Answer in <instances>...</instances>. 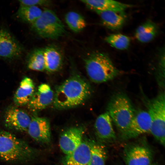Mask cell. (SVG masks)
<instances>
[{"label": "cell", "instance_id": "30bf717a", "mask_svg": "<svg viewBox=\"0 0 165 165\" xmlns=\"http://www.w3.org/2000/svg\"><path fill=\"white\" fill-rule=\"evenodd\" d=\"M151 150L145 146L135 145L126 148L124 158L127 165H151L152 160Z\"/></svg>", "mask_w": 165, "mask_h": 165}, {"label": "cell", "instance_id": "44dd1931", "mask_svg": "<svg viewBox=\"0 0 165 165\" xmlns=\"http://www.w3.org/2000/svg\"><path fill=\"white\" fill-rule=\"evenodd\" d=\"M42 12L38 6L20 5L16 16L21 21L31 25L41 16Z\"/></svg>", "mask_w": 165, "mask_h": 165}, {"label": "cell", "instance_id": "3957f363", "mask_svg": "<svg viewBox=\"0 0 165 165\" xmlns=\"http://www.w3.org/2000/svg\"><path fill=\"white\" fill-rule=\"evenodd\" d=\"M84 61L87 74L94 82H107L114 79L119 73V71L109 57L104 53H92Z\"/></svg>", "mask_w": 165, "mask_h": 165}, {"label": "cell", "instance_id": "8992f818", "mask_svg": "<svg viewBox=\"0 0 165 165\" xmlns=\"http://www.w3.org/2000/svg\"><path fill=\"white\" fill-rule=\"evenodd\" d=\"M145 105L151 119L150 132L162 145L165 140V95L162 93L156 97L145 100Z\"/></svg>", "mask_w": 165, "mask_h": 165}, {"label": "cell", "instance_id": "d4e9b609", "mask_svg": "<svg viewBox=\"0 0 165 165\" xmlns=\"http://www.w3.org/2000/svg\"><path fill=\"white\" fill-rule=\"evenodd\" d=\"M105 40L112 46L120 50L127 49L130 42V39L129 37L121 34L109 35L105 38Z\"/></svg>", "mask_w": 165, "mask_h": 165}, {"label": "cell", "instance_id": "cb8c5ba5", "mask_svg": "<svg viewBox=\"0 0 165 165\" xmlns=\"http://www.w3.org/2000/svg\"><path fill=\"white\" fill-rule=\"evenodd\" d=\"M65 19L69 28L75 33L81 31L86 26V22L84 17L75 11L67 13L65 15Z\"/></svg>", "mask_w": 165, "mask_h": 165}, {"label": "cell", "instance_id": "484cf974", "mask_svg": "<svg viewBox=\"0 0 165 165\" xmlns=\"http://www.w3.org/2000/svg\"><path fill=\"white\" fill-rule=\"evenodd\" d=\"M20 5L35 6L48 5L50 1L46 0H20L19 1Z\"/></svg>", "mask_w": 165, "mask_h": 165}, {"label": "cell", "instance_id": "2e32d148", "mask_svg": "<svg viewBox=\"0 0 165 165\" xmlns=\"http://www.w3.org/2000/svg\"><path fill=\"white\" fill-rule=\"evenodd\" d=\"M35 86L32 80L25 77L21 81L14 97V103L18 106L28 105L35 93Z\"/></svg>", "mask_w": 165, "mask_h": 165}, {"label": "cell", "instance_id": "9c48e42d", "mask_svg": "<svg viewBox=\"0 0 165 165\" xmlns=\"http://www.w3.org/2000/svg\"><path fill=\"white\" fill-rule=\"evenodd\" d=\"M151 123V118L148 111L143 110L135 111L128 128L123 135V137L129 139L150 132Z\"/></svg>", "mask_w": 165, "mask_h": 165}, {"label": "cell", "instance_id": "ffe728a7", "mask_svg": "<svg viewBox=\"0 0 165 165\" xmlns=\"http://www.w3.org/2000/svg\"><path fill=\"white\" fill-rule=\"evenodd\" d=\"M158 32L156 25L148 20L139 26L136 29L135 35L136 39L142 43L151 41L156 36Z\"/></svg>", "mask_w": 165, "mask_h": 165}, {"label": "cell", "instance_id": "5b68a950", "mask_svg": "<svg viewBox=\"0 0 165 165\" xmlns=\"http://www.w3.org/2000/svg\"><path fill=\"white\" fill-rule=\"evenodd\" d=\"M31 29L40 37L57 39L66 33L64 26L53 10L45 8L41 16L31 24Z\"/></svg>", "mask_w": 165, "mask_h": 165}, {"label": "cell", "instance_id": "e0dca14e", "mask_svg": "<svg viewBox=\"0 0 165 165\" xmlns=\"http://www.w3.org/2000/svg\"><path fill=\"white\" fill-rule=\"evenodd\" d=\"M81 2L90 9L98 11H124L131 7L130 5L112 0H84Z\"/></svg>", "mask_w": 165, "mask_h": 165}, {"label": "cell", "instance_id": "6da1fadb", "mask_svg": "<svg viewBox=\"0 0 165 165\" xmlns=\"http://www.w3.org/2000/svg\"><path fill=\"white\" fill-rule=\"evenodd\" d=\"M91 93L89 84L80 77L68 79L56 88L53 101L55 108L65 109L77 106L84 102Z\"/></svg>", "mask_w": 165, "mask_h": 165}, {"label": "cell", "instance_id": "ba28073f", "mask_svg": "<svg viewBox=\"0 0 165 165\" xmlns=\"http://www.w3.org/2000/svg\"><path fill=\"white\" fill-rule=\"evenodd\" d=\"M84 128L82 126L69 128L61 134L59 145L63 152L67 155L76 149L82 141Z\"/></svg>", "mask_w": 165, "mask_h": 165}, {"label": "cell", "instance_id": "7402d4cb", "mask_svg": "<svg viewBox=\"0 0 165 165\" xmlns=\"http://www.w3.org/2000/svg\"><path fill=\"white\" fill-rule=\"evenodd\" d=\"M27 56V67L29 69L39 71L45 70L43 49H35Z\"/></svg>", "mask_w": 165, "mask_h": 165}, {"label": "cell", "instance_id": "277c9868", "mask_svg": "<svg viewBox=\"0 0 165 165\" xmlns=\"http://www.w3.org/2000/svg\"><path fill=\"white\" fill-rule=\"evenodd\" d=\"M107 112L123 135L128 128L135 111L128 97L123 93L114 95L110 100Z\"/></svg>", "mask_w": 165, "mask_h": 165}, {"label": "cell", "instance_id": "ac0fdd59", "mask_svg": "<svg viewBox=\"0 0 165 165\" xmlns=\"http://www.w3.org/2000/svg\"><path fill=\"white\" fill-rule=\"evenodd\" d=\"M100 16L103 24L113 30L121 28L124 24L126 16L124 11H98L95 12Z\"/></svg>", "mask_w": 165, "mask_h": 165}, {"label": "cell", "instance_id": "d6986e66", "mask_svg": "<svg viewBox=\"0 0 165 165\" xmlns=\"http://www.w3.org/2000/svg\"><path fill=\"white\" fill-rule=\"evenodd\" d=\"M45 70L49 72L58 70L63 62V56L57 47L50 46L43 48Z\"/></svg>", "mask_w": 165, "mask_h": 165}, {"label": "cell", "instance_id": "7c38bea8", "mask_svg": "<svg viewBox=\"0 0 165 165\" xmlns=\"http://www.w3.org/2000/svg\"><path fill=\"white\" fill-rule=\"evenodd\" d=\"M4 117L5 124L7 127L21 131H27L31 119L25 111L14 107L8 108Z\"/></svg>", "mask_w": 165, "mask_h": 165}, {"label": "cell", "instance_id": "52a82bcc", "mask_svg": "<svg viewBox=\"0 0 165 165\" xmlns=\"http://www.w3.org/2000/svg\"><path fill=\"white\" fill-rule=\"evenodd\" d=\"M24 49L22 45L7 29L0 26V58L13 60L22 56Z\"/></svg>", "mask_w": 165, "mask_h": 165}, {"label": "cell", "instance_id": "603a6c76", "mask_svg": "<svg viewBox=\"0 0 165 165\" xmlns=\"http://www.w3.org/2000/svg\"><path fill=\"white\" fill-rule=\"evenodd\" d=\"M89 143L90 165H105L107 156L104 146L94 142Z\"/></svg>", "mask_w": 165, "mask_h": 165}, {"label": "cell", "instance_id": "4316f807", "mask_svg": "<svg viewBox=\"0 0 165 165\" xmlns=\"http://www.w3.org/2000/svg\"><path fill=\"white\" fill-rule=\"evenodd\" d=\"M151 165H155L152 164Z\"/></svg>", "mask_w": 165, "mask_h": 165}, {"label": "cell", "instance_id": "4fadbf2b", "mask_svg": "<svg viewBox=\"0 0 165 165\" xmlns=\"http://www.w3.org/2000/svg\"><path fill=\"white\" fill-rule=\"evenodd\" d=\"M54 93L48 84L40 85L28 104V108L34 112L40 111L48 106L53 101Z\"/></svg>", "mask_w": 165, "mask_h": 165}, {"label": "cell", "instance_id": "8fae6325", "mask_svg": "<svg viewBox=\"0 0 165 165\" xmlns=\"http://www.w3.org/2000/svg\"><path fill=\"white\" fill-rule=\"evenodd\" d=\"M27 131L33 139L38 142L47 144L51 141L50 124L46 118L38 116L31 117Z\"/></svg>", "mask_w": 165, "mask_h": 165}, {"label": "cell", "instance_id": "9a60e30c", "mask_svg": "<svg viewBox=\"0 0 165 165\" xmlns=\"http://www.w3.org/2000/svg\"><path fill=\"white\" fill-rule=\"evenodd\" d=\"M62 165H90L89 142L82 141L79 147L62 159Z\"/></svg>", "mask_w": 165, "mask_h": 165}, {"label": "cell", "instance_id": "5bb4252c", "mask_svg": "<svg viewBox=\"0 0 165 165\" xmlns=\"http://www.w3.org/2000/svg\"><path fill=\"white\" fill-rule=\"evenodd\" d=\"M94 128L97 136L100 140L112 142L116 140V136L112 120L107 112L101 114L97 118Z\"/></svg>", "mask_w": 165, "mask_h": 165}, {"label": "cell", "instance_id": "83f0119b", "mask_svg": "<svg viewBox=\"0 0 165 165\" xmlns=\"http://www.w3.org/2000/svg\"></svg>", "mask_w": 165, "mask_h": 165}, {"label": "cell", "instance_id": "7a4b0ae2", "mask_svg": "<svg viewBox=\"0 0 165 165\" xmlns=\"http://www.w3.org/2000/svg\"><path fill=\"white\" fill-rule=\"evenodd\" d=\"M35 150L26 142L6 131H0V159L9 161L33 159Z\"/></svg>", "mask_w": 165, "mask_h": 165}]
</instances>
